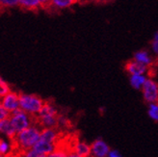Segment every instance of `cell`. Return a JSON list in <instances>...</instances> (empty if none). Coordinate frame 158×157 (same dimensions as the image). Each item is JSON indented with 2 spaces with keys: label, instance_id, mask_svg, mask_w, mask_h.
I'll list each match as a JSON object with an SVG mask.
<instances>
[{
  "label": "cell",
  "instance_id": "15",
  "mask_svg": "<svg viewBox=\"0 0 158 157\" xmlns=\"http://www.w3.org/2000/svg\"><path fill=\"white\" fill-rule=\"evenodd\" d=\"M19 6L24 10L28 11H36L42 8V4L40 0H20Z\"/></svg>",
  "mask_w": 158,
  "mask_h": 157
},
{
  "label": "cell",
  "instance_id": "19",
  "mask_svg": "<svg viewBox=\"0 0 158 157\" xmlns=\"http://www.w3.org/2000/svg\"><path fill=\"white\" fill-rule=\"evenodd\" d=\"M20 0H0V5L2 8H14L19 6Z\"/></svg>",
  "mask_w": 158,
  "mask_h": 157
},
{
  "label": "cell",
  "instance_id": "18",
  "mask_svg": "<svg viewBox=\"0 0 158 157\" xmlns=\"http://www.w3.org/2000/svg\"><path fill=\"white\" fill-rule=\"evenodd\" d=\"M148 116L152 120L158 122V102L148 103Z\"/></svg>",
  "mask_w": 158,
  "mask_h": 157
},
{
  "label": "cell",
  "instance_id": "23",
  "mask_svg": "<svg viewBox=\"0 0 158 157\" xmlns=\"http://www.w3.org/2000/svg\"><path fill=\"white\" fill-rule=\"evenodd\" d=\"M65 156H69L68 153L65 151L59 150V148H56V150L50 154V157H65Z\"/></svg>",
  "mask_w": 158,
  "mask_h": 157
},
{
  "label": "cell",
  "instance_id": "9",
  "mask_svg": "<svg viewBox=\"0 0 158 157\" xmlns=\"http://www.w3.org/2000/svg\"><path fill=\"white\" fill-rule=\"evenodd\" d=\"M34 150H36L38 152L41 153L44 157L45 156H50V154L56 150V144L46 142V141L40 139L37 144L33 147Z\"/></svg>",
  "mask_w": 158,
  "mask_h": 157
},
{
  "label": "cell",
  "instance_id": "20",
  "mask_svg": "<svg viewBox=\"0 0 158 157\" xmlns=\"http://www.w3.org/2000/svg\"><path fill=\"white\" fill-rule=\"evenodd\" d=\"M10 92H11V88L9 84L1 78V79H0V97H2Z\"/></svg>",
  "mask_w": 158,
  "mask_h": 157
},
{
  "label": "cell",
  "instance_id": "11",
  "mask_svg": "<svg viewBox=\"0 0 158 157\" xmlns=\"http://www.w3.org/2000/svg\"><path fill=\"white\" fill-rule=\"evenodd\" d=\"M0 131L9 139H11L12 141L15 138V136L18 134V133L15 132V128L13 127L10 118H8V119H5V120H0Z\"/></svg>",
  "mask_w": 158,
  "mask_h": 157
},
{
  "label": "cell",
  "instance_id": "8",
  "mask_svg": "<svg viewBox=\"0 0 158 157\" xmlns=\"http://www.w3.org/2000/svg\"><path fill=\"white\" fill-rule=\"evenodd\" d=\"M92 154L91 146L85 142H77L73 147V151L69 153V156L74 157H87Z\"/></svg>",
  "mask_w": 158,
  "mask_h": 157
},
{
  "label": "cell",
  "instance_id": "12",
  "mask_svg": "<svg viewBox=\"0 0 158 157\" xmlns=\"http://www.w3.org/2000/svg\"><path fill=\"white\" fill-rule=\"evenodd\" d=\"M41 140L56 144L58 140V132L56 131V128H42Z\"/></svg>",
  "mask_w": 158,
  "mask_h": 157
},
{
  "label": "cell",
  "instance_id": "10",
  "mask_svg": "<svg viewBox=\"0 0 158 157\" xmlns=\"http://www.w3.org/2000/svg\"><path fill=\"white\" fill-rule=\"evenodd\" d=\"M148 67L141 64L135 59L132 61H129L125 64V70L130 75L133 74H145L147 72Z\"/></svg>",
  "mask_w": 158,
  "mask_h": 157
},
{
  "label": "cell",
  "instance_id": "6",
  "mask_svg": "<svg viewBox=\"0 0 158 157\" xmlns=\"http://www.w3.org/2000/svg\"><path fill=\"white\" fill-rule=\"evenodd\" d=\"M91 150H92V155L96 157H105L108 156L110 147L103 140L98 139L94 141L91 145Z\"/></svg>",
  "mask_w": 158,
  "mask_h": 157
},
{
  "label": "cell",
  "instance_id": "21",
  "mask_svg": "<svg viewBox=\"0 0 158 157\" xmlns=\"http://www.w3.org/2000/svg\"><path fill=\"white\" fill-rule=\"evenodd\" d=\"M152 49L153 51V53L158 56V32H155L152 41Z\"/></svg>",
  "mask_w": 158,
  "mask_h": 157
},
{
  "label": "cell",
  "instance_id": "16",
  "mask_svg": "<svg viewBox=\"0 0 158 157\" xmlns=\"http://www.w3.org/2000/svg\"><path fill=\"white\" fill-rule=\"evenodd\" d=\"M78 0H51V6L57 8V9H67L72 7Z\"/></svg>",
  "mask_w": 158,
  "mask_h": 157
},
{
  "label": "cell",
  "instance_id": "13",
  "mask_svg": "<svg viewBox=\"0 0 158 157\" xmlns=\"http://www.w3.org/2000/svg\"><path fill=\"white\" fill-rule=\"evenodd\" d=\"M134 59L147 67H149L152 64V59L151 57V55L146 50H140L136 52L134 54Z\"/></svg>",
  "mask_w": 158,
  "mask_h": 157
},
{
  "label": "cell",
  "instance_id": "1",
  "mask_svg": "<svg viewBox=\"0 0 158 157\" xmlns=\"http://www.w3.org/2000/svg\"><path fill=\"white\" fill-rule=\"evenodd\" d=\"M41 132L42 129H40L39 126L31 125L28 128L18 133L15 138L13 140V143L15 147H19V150H21V152L24 153L26 151L32 148L41 139Z\"/></svg>",
  "mask_w": 158,
  "mask_h": 157
},
{
  "label": "cell",
  "instance_id": "26",
  "mask_svg": "<svg viewBox=\"0 0 158 157\" xmlns=\"http://www.w3.org/2000/svg\"><path fill=\"white\" fill-rule=\"evenodd\" d=\"M96 2H99V3H104V2H108L110 0H94Z\"/></svg>",
  "mask_w": 158,
  "mask_h": 157
},
{
  "label": "cell",
  "instance_id": "14",
  "mask_svg": "<svg viewBox=\"0 0 158 157\" xmlns=\"http://www.w3.org/2000/svg\"><path fill=\"white\" fill-rule=\"evenodd\" d=\"M148 78L146 77L145 74H133L130 75V85L131 87L136 89V90H141L143 88L145 82L147 81Z\"/></svg>",
  "mask_w": 158,
  "mask_h": 157
},
{
  "label": "cell",
  "instance_id": "7",
  "mask_svg": "<svg viewBox=\"0 0 158 157\" xmlns=\"http://www.w3.org/2000/svg\"><path fill=\"white\" fill-rule=\"evenodd\" d=\"M58 115L39 116L37 122L42 128H56L58 126Z\"/></svg>",
  "mask_w": 158,
  "mask_h": 157
},
{
  "label": "cell",
  "instance_id": "5",
  "mask_svg": "<svg viewBox=\"0 0 158 157\" xmlns=\"http://www.w3.org/2000/svg\"><path fill=\"white\" fill-rule=\"evenodd\" d=\"M5 109H7L11 114L15 110L19 109V93L10 92L7 95L1 97V104Z\"/></svg>",
  "mask_w": 158,
  "mask_h": 157
},
{
  "label": "cell",
  "instance_id": "4",
  "mask_svg": "<svg viewBox=\"0 0 158 157\" xmlns=\"http://www.w3.org/2000/svg\"><path fill=\"white\" fill-rule=\"evenodd\" d=\"M143 97L148 103L158 102V83L152 79H147L143 88Z\"/></svg>",
  "mask_w": 158,
  "mask_h": 157
},
{
  "label": "cell",
  "instance_id": "17",
  "mask_svg": "<svg viewBox=\"0 0 158 157\" xmlns=\"http://www.w3.org/2000/svg\"><path fill=\"white\" fill-rule=\"evenodd\" d=\"M13 146L6 140L0 141V155L1 156H7L9 155L12 151Z\"/></svg>",
  "mask_w": 158,
  "mask_h": 157
},
{
  "label": "cell",
  "instance_id": "3",
  "mask_svg": "<svg viewBox=\"0 0 158 157\" xmlns=\"http://www.w3.org/2000/svg\"><path fill=\"white\" fill-rule=\"evenodd\" d=\"M32 117L33 116H31L28 113L24 112L20 108L15 110V112H13L10 116V121L15 132L19 133L22 130H24L28 128L29 126H31L33 122Z\"/></svg>",
  "mask_w": 158,
  "mask_h": 157
},
{
  "label": "cell",
  "instance_id": "2",
  "mask_svg": "<svg viewBox=\"0 0 158 157\" xmlns=\"http://www.w3.org/2000/svg\"><path fill=\"white\" fill-rule=\"evenodd\" d=\"M45 101L37 95L19 93V108L31 116H37Z\"/></svg>",
  "mask_w": 158,
  "mask_h": 157
},
{
  "label": "cell",
  "instance_id": "25",
  "mask_svg": "<svg viewBox=\"0 0 158 157\" xmlns=\"http://www.w3.org/2000/svg\"><path fill=\"white\" fill-rule=\"evenodd\" d=\"M108 156L109 157H120L122 155H121L120 152H118V151H116V150H110V151L108 153Z\"/></svg>",
  "mask_w": 158,
  "mask_h": 157
},
{
  "label": "cell",
  "instance_id": "24",
  "mask_svg": "<svg viewBox=\"0 0 158 157\" xmlns=\"http://www.w3.org/2000/svg\"><path fill=\"white\" fill-rule=\"evenodd\" d=\"M69 123H68V121L65 117H62V116H59L58 117V126H67Z\"/></svg>",
  "mask_w": 158,
  "mask_h": 157
},
{
  "label": "cell",
  "instance_id": "22",
  "mask_svg": "<svg viewBox=\"0 0 158 157\" xmlns=\"http://www.w3.org/2000/svg\"><path fill=\"white\" fill-rule=\"evenodd\" d=\"M11 113L8 111L7 109H5L2 105H0V120H5L10 118Z\"/></svg>",
  "mask_w": 158,
  "mask_h": 157
}]
</instances>
